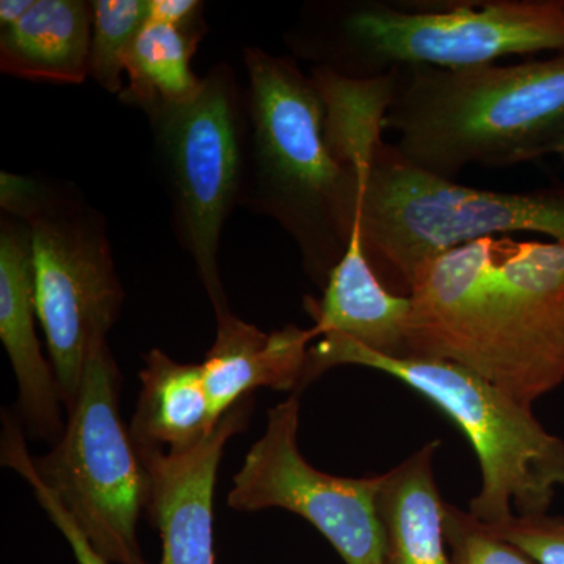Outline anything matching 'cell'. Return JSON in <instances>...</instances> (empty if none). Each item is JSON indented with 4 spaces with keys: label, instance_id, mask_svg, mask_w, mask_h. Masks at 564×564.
I'll return each mask as SVG.
<instances>
[{
    "label": "cell",
    "instance_id": "1",
    "mask_svg": "<svg viewBox=\"0 0 564 564\" xmlns=\"http://www.w3.org/2000/svg\"><path fill=\"white\" fill-rule=\"evenodd\" d=\"M411 356L473 370L529 404L564 381V245L486 237L410 291Z\"/></svg>",
    "mask_w": 564,
    "mask_h": 564
},
{
    "label": "cell",
    "instance_id": "2",
    "mask_svg": "<svg viewBox=\"0 0 564 564\" xmlns=\"http://www.w3.org/2000/svg\"><path fill=\"white\" fill-rule=\"evenodd\" d=\"M384 129L415 169L454 181L554 154L564 135V54L518 65L399 69Z\"/></svg>",
    "mask_w": 564,
    "mask_h": 564
},
{
    "label": "cell",
    "instance_id": "3",
    "mask_svg": "<svg viewBox=\"0 0 564 564\" xmlns=\"http://www.w3.org/2000/svg\"><path fill=\"white\" fill-rule=\"evenodd\" d=\"M247 177L242 203L292 237L322 288L350 245L361 176L333 154L325 104L292 61L245 50Z\"/></svg>",
    "mask_w": 564,
    "mask_h": 564
},
{
    "label": "cell",
    "instance_id": "4",
    "mask_svg": "<svg viewBox=\"0 0 564 564\" xmlns=\"http://www.w3.org/2000/svg\"><path fill=\"white\" fill-rule=\"evenodd\" d=\"M289 46L315 66L372 79L408 66L469 68L510 55L564 54V0L311 6Z\"/></svg>",
    "mask_w": 564,
    "mask_h": 564
},
{
    "label": "cell",
    "instance_id": "5",
    "mask_svg": "<svg viewBox=\"0 0 564 564\" xmlns=\"http://www.w3.org/2000/svg\"><path fill=\"white\" fill-rule=\"evenodd\" d=\"M337 366L380 370L436 404L466 434L481 469V488L469 513L485 525L511 516L545 514L564 486V441L521 402L481 375L443 359L392 358L339 334L311 347L307 384Z\"/></svg>",
    "mask_w": 564,
    "mask_h": 564
},
{
    "label": "cell",
    "instance_id": "6",
    "mask_svg": "<svg viewBox=\"0 0 564 564\" xmlns=\"http://www.w3.org/2000/svg\"><path fill=\"white\" fill-rule=\"evenodd\" d=\"M356 223L375 273L408 296L429 263L486 237L538 232L564 245V185L478 191L415 169L383 143L361 173Z\"/></svg>",
    "mask_w": 564,
    "mask_h": 564
},
{
    "label": "cell",
    "instance_id": "7",
    "mask_svg": "<svg viewBox=\"0 0 564 564\" xmlns=\"http://www.w3.org/2000/svg\"><path fill=\"white\" fill-rule=\"evenodd\" d=\"M0 206L31 229L36 314L69 414L91 345L107 339L124 300L106 220L70 185L6 172Z\"/></svg>",
    "mask_w": 564,
    "mask_h": 564
},
{
    "label": "cell",
    "instance_id": "8",
    "mask_svg": "<svg viewBox=\"0 0 564 564\" xmlns=\"http://www.w3.org/2000/svg\"><path fill=\"white\" fill-rule=\"evenodd\" d=\"M121 373L107 339L91 345L79 399L50 454L32 458L41 484L109 563L148 564L137 525L151 477L120 413Z\"/></svg>",
    "mask_w": 564,
    "mask_h": 564
},
{
    "label": "cell",
    "instance_id": "9",
    "mask_svg": "<svg viewBox=\"0 0 564 564\" xmlns=\"http://www.w3.org/2000/svg\"><path fill=\"white\" fill-rule=\"evenodd\" d=\"M150 118L172 198L174 226L218 318L232 314L218 265L225 223L242 203L248 121L232 69L215 66L191 101L158 104Z\"/></svg>",
    "mask_w": 564,
    "mask_h": 564
},
{
    "label": "cell",
    "instance_id": "10",
    "mask_svg": "<svg viewBox=\"0 0 564 564\" xmlns=\"http://www.w3.org/2000/svg\"><path fill=\"white\" fill-rule=\"evenodd\" d=\"M300 393L270 408L267 429L232 480L237 511L282 508L313 524L345 564H384L377 514L381 475L336 477L315 469L299 448Z\"/></svg>",
    "mask_w": 564,
    "mask_h": 564
},
{
    "label": "cell",
    "instance_id": "11",
    "mask_svg": "<svg viewBox=\"0 0 564 564\" xmlns=\"http://www.w3.org/2000/svg\"><path fill=\"white\" fill-rule=\"evenodd\" d=\"M251 397L184 454L137 448L151 477L150 510L161 532V564H214V491L225 445L248 425Z\"/></svg>",
    "mask_w": 564,
    "mask_h": 564
},
{
    "label": "cell",
    "instance_id": "12",
    "mask_svg": "<svg viewBox=\"0 0 564 564\" xmlns=\"http://www.w3.org/2000/svg\"><path fill=\"white\" fill-rule=\"evenodd\" d=\"M32 234L24 221H0V339L18 383L21 423L35 440L57 444L65 433L62 393L35 332Z\"/></svg>",
    "mask_w": 564,
    "mask_h": 564
},
{
    "label": "cell",
    "instance_id": "13",
    "mask_svg": "<svg viewBox=\"0 0 564 564\" xmlns=\"http://www.w3.org/2000/svg\"><path fill=\"white\" fill-rule=\"evenodd\" d=\"M317 329L288 325L265 333L234 314L218 318L217 339L202 362L215 415L221 419L259 388L296 391L307 386Z\"/></svg>",
    "mask_w": 564,
    "mask_h": 564
},
{
    "label": "cell",
    "instance_id": "14",
    "mask_svg": "<svg viewBox=\"0 0 564 564\" xmlns=\"http://www.w3.org/2000/svg\"><path fill=\"white\" fill-rule=\"evenodd\" d=\"M306 307L318 337L339 334L380 355L411 356L410 296L389 291L375 273L364 251L358 223L344 258L329 273L323 299H307Z\"/></svg>",
    "mask_w": 564,
    "mask_h": 564
},
{
    "label": "cell",
    "instance_id": "15",
    "mask_svg": "<svg viewBox=\"0 0 564 564\" xmlns=\"http://www.w3.org/2000/svg\"><path fill=\"white\" fill-rule=\"evenodd\" d=\"M440 441L422 445L410 458L381 474L377 514L384 564H454L445 540V502L434 478Z\"/></svg>",
    "mask_w": 564,
    "mask_h": 564
},
{
    "label": "cell",
    "instance_id": "16",
    "mask_svg": "<svg viewBox=\"0 0 564 564\" xmlns=\"http://www.w3.org/2000/svg\"><path fill=\"white\" fill-rule=\"evenodd\" d=\"M91 31L93 2L35 0L20 22L0 31V69L24 80L84 84Z\"/></svg>",
    "mask_w": 564,
    "mask_h": 564
},
{
    "label": "cell",
    "instance_id": "17",
    "mask_svg": "<svg viewBox=\"0 0 564 564\" xmlns=\"http://www.w3.org/2000/svg\"><path fill=\"white\" fill-rule=\"evenodd\" d=\"M140 380L129 429L137 448L184 454L209 437L220 422L212 410L202 364L177 362L154 348L144 358Z\"/></svg>",
    "mask_w": 564,
    "mask_h": 564
},
{
    "label": "cell",
    "instance_id": "18",
    "mask_svg": "<svg viewBox=\"0 0 564 564\" xmlns=\"http://www.w3.org/2000/svg\"><path fill=\"white\" fill-rule=\"evenodd\" d=\"M311 80L325 104L326 141L337 161L356 173L369 169L384 143V121L395 96L399 69L372 79H352L314 66Z\"/></svg>",
    "mask_w": 564,
    "mask_h": 564
},
{
    "label": "cell",
    "instance_id": "19",
    "mask_svg": "<svg viewBox=\"0 0 564 564\" xmlns=\"http://www.w3.org/2000/svg\"><path fill=\"white\" fill-rule=\"evenodd\" d=\"M207 28L182 29L148 21L126 57L128 85L120 101L148 110L158 104L191 101L204 79L192 70V58Z\"/></svg>",
    "mask_w": 564,
    "mask_h": 564
},
{
    "label": "cell",
    "instance_id": "20",
    "mask_svg": "<svg viewBox=\"0 0 564 564\" xmlns=\"http://www.w3.org/2000/svg\"><path fill=\"white\" fill-rule=\"evenodd\" d=\"M150 21V0H96L88 76L104 90L120 96L126 57L141 29Z\"/></svg>",
    "mask_w": 564,
    "mask_h": 564
},
{
    "label": "cell",
    "instance_id": "21",
    "mask_svg": "<svg viewBox=\"0 0 564 564\" xmlns=\"http://www.w3.org/2000/svg\"><path fill=\"white\" fill-rule=\"evenodd\" d=\"M444 529L454 564H538L521 547L478 522L469 511L451 503H445Z\"/></svg>",
    "mask_w": 564,
    "mask_h": 564
},
{
    "label": "cell",
    "instance_id": "22",
    "mask_svg": "<svg viewBox=\"0 0 564 564\" xmlns=\"http://www.w3.org/2000/svg\"><path fill=\"white\" fill-rule=\"evenodd\" d=\"M2 462L3 466H9L11 469L17 470L32 486L41 507L50 514L51 521L61 529L63 536L68 541L77 563L110 564L95 551V547H93L90 541L87 540V536L74 522V519L70 518L68 511L58 502L57 497L46 486L41 484L39 475L33 469L32 456L29 454L28 448H25L24 441H14V443L7 445L6 451H3Z\"/></svg>",
    "mask_w": 564,
    "mask_h": 564
},
{
    "label": "cell",
    "instance_id": "23",
    "mask_svg": "<svg viewBox=\"0 0 564 564\" xmlns=\"http://www.w3.org/2000/svg\"><path fill=\"white\" fill-rule=\"evenodd\" d=\"M486 527L521 547L538 564H564V518L514 514L502 524Z\"/></svg>",
    "mask_w": 564,
    "mask_h": 564
},
{
    "label": "cell",
    "instance_id": "24",
    "mask_svg": "<svg viewBox=\"0 0 564 564\" xmlns=\"http://www.w3.org/2000/svg\"><path fill=\"white\" fill-rule=\"evenodd\" d=\"M198 0H150V21L182 29L207 28Z\"/></svg>",
    "mask_w": 564,
    "mask_h": 564
},
{
    "label": "cell",
    "instance_id": "25",
    "mask_svg": "<svg viewBox=\"0 0 564 564\" xmlns=\"http://www.w3.org/2000/svg\"><path fill=\"white\" fill-rule=\"evenodd\" d=\"M35 0H2L0 2V31L20 22L31 11Z\"/></svg>",
    "mask_w": 564,
    "mask_h": 564
},
{
    "label": "cell",
    "instance_id": "26",
    "mask_svg": "<svg viewBox=\"0 0 564 564\" xmlns=\"http://www.w3.org/2000/svg\"><path fill=\"white\" fill-rule=\"evenodd\" d=\"M554 154L558 155V158L564 162V135L562 137V140L556 143Z\"/></svg>",
    "mask_w": 564,
    "mask_h": 564
}]
</instances>
